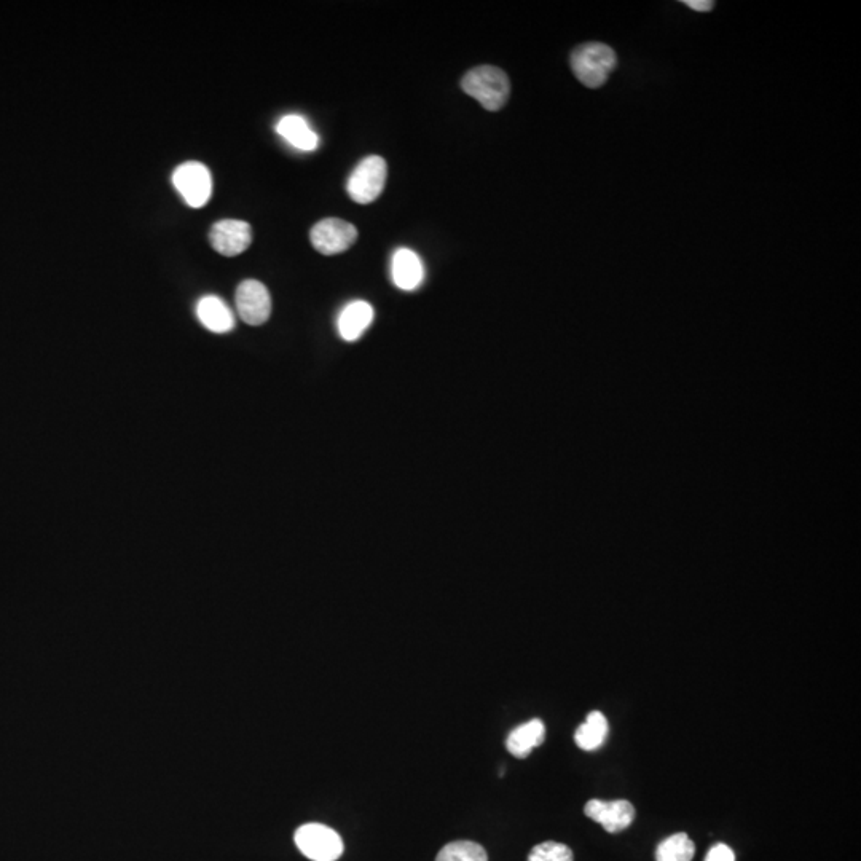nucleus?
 Returning <instances> with one entry per match:
<instances>
[{
    "mask_svg": "<svg viewBox=\"0 0 861 861\" xmlns=\"http://www.w3.org/2000/svg\"><path fill=\"white\" fill-rule=\"evenodd\" d=\"M544 739H546V726H544L543 721L530 720L520 724L509 734L508 739H506V747L512 756L523 759L543 744Z\"/></svg>",
    "mask_w": 861,
    "mask_h": 861,
    "instance_id": "nucleus-13",
    "label": "nucleus"
},
{
    "mask_svg": "<svg viewBox=\"0 0 861 861\" xmlns=\"http://www.w3.org/2000/svg\"><path fill=\"white\" fill-rule=\"evenodd\" d=\"M610 734V724L602 712H590L586 721L579 726L574 734V742L581 750L594 751L605 744Z\"/></svg>",
    "mask_w": 861,
    "mask_h": 861,
    "instance_id": "nucleus-15",
    "label": "nucleus"
},
{
    "mask_svg": "<svg viewBox=\"0 0 861 861\" xmlns=\"http://www.w3.org/2000/svg\"><path fill=\"white\" fill-rule=\"evenodd\" d=\"M311 244L316 251L324 256H335L342 254L358 240V230L350 222L329 217L311 229Z\"/></svg>",
    "mask_w": 861,
    "mask_h": 861,
    "instance_id": "nucleus-6",
    "label": "nucleus"
},
{
    "mask_svg": "<svg viewBox=\"0 0 861 861\" xmlns=\"http://www.w3.org/2000/svg\"><path fill=\"white\" fill-rule=\"evenodd\" d=\"M295 846L313 861H335L342 857V838L337 831L321 823H307L295 831Z\"/></svg>",
    "mask_w": 861,
    "mask_h": 861,
    "instance_id": "nucleus-4",
    "label": "nucleus"
},
{
    "mask_svg": "<svg viewBox=\"0 0 861 861\" xmlns=\"http://www.w3.org/2000/svg\"><path fill=\"white\" fill-rule=\"evenodd\" d=\"M209 243L214 251L225 257H235L243 254L252 243L251 225L244 221L225 219L216 222L209 232Z\"/></svg>",
    "mask_w": 861,
    "mask_h": 861,
    "instance_id": "nucleus-8",
    "label": "nucleus"
},
{
    "mask_svg": "<svg viewBox=\"0 0 861 861\" xmlns=\"http://www.w3.org/2000/svg\"><path fill=\"white\" fill-rule=\"evenodd\" d=\"M235 302L238 315L249 326H262L272 315V297L260 281H243L236 289Z\"/></svg>",
    "mask_w": 861,
    "mask_h": 861,
    "instance_id": "nucleus-7",
    "label": "nucleus"
},
{
    "mask_svg": "<svg viewBox=\"0 0 861 861\" xmlns=\"http://www.w3.org/2000/svg\"><path fill=\"white\" fill-rule=\"evenodd\" d=\"M696 846L688 834L677 833L664 839L656 850V861H692Z\"/></svg>",
    "mask_w": 861,
    "mask_h": 861,
    "instance_id": "nucleus-16",
    "label": "nucleus"
},
{
    "mask_svg": "<svg viewBox=\"0 0 861 861\" xmlns=\"http://www.w3.org/2000/svg\"><path fill=\"white\" fill-rule=\"evenodd\" d=\"M461 88L466 95L476 99L480 106L490 112L503 109L511 95L508 74L495 66L474 67L464 75Z\"/></svg>",
    "mask_w": 861,
    "mask_h": 861,
    "instance_id": "nucleus-1",
    "label": "nucleus"
},
{
    "mask_svg": "<svg viewBox=\"0 0 861 861\" xmlns=\"http://www.w3.org/2000/svg\"><path fill=\"white\" fill-rule=\"evenodd\" d=\"M276 131L295 149L310 152L318 147V134L311 130L307 120L300 115L291 114L281 118L276 125Z\"/></svg>",
    "mask_w": 861,
    "mask_h": 861,
    "instance_id": "nucleus-14",
    "label": "nucleus"
},
{
    "mask_svg": "<svg viewBox=\"0 0 861 861\" xmlns=\"http://www.w3.org/2000/svg\"><path fill=\"white\" fill-rule=\"evenodd\" d=\"M374 321V308L364 300H356L343 308L337 319L340 337L346 342H356Z\"/></svg>",
    "mask_w": 861,
    "mask_h": 861,
    "instance_id": "nucleus-11",
    "label": "nucleus"
},
{
    "mask_svg": "<svg viewBox=\"0 0 861 861\" xmlns=\"http://www.w3.org/2000/svg\"><path fill=\"white\" fill-rule=\"evenodd\" d=\"M570 64L574 77L584 87L600 88L618 66V56L610 45L590 42L574 48Z\"/></svg>",
    "mask_w": 861,
    "mask_h": 861,
    "instance_id": "nucleus-2",
    "label": "nucleus"
},
{
    "mask_svg": "<svg viewBox=\"0 0 861 861\" xmlns=\"http://www.w3.org/2000/svg\"><path fill=\"white\" fill-rule=\"evenodd\" d=\"M386 176H388V166L385 160L378 155H370L364 158L351 173L346 184L348 195L359 205L374 203L385 189Z\"/></svg>",
    "mask_w": 861,
    "mask_h": 861,
    "instance_id": "nucleus-3",
    "label": "nucleus"
},
{
    "mask_svg": "<svg viewBox=\"0 0 861 861\" xmlns=\"http://www.w3.org/2000/svg\"><path fill=\"white\" fill-rule=\"evenodd\" d=\"M705 861H736V855H734V850L726 844H716L708 852Z\"/></svg>",
    "mask_w": 861,
    "mask_h": 861,
    "instance_id": "nucleus-19",
    "label": "nucleus"
},
{
    "mask_svg": "<svg viewBox=\"0 0 861 861\" xmlns=\"http://www.w3.org/2000/svg\"><path fill=\"white\" fill-rule=\"evenodd\" d=\"M391 276H393V283L399 289L413 291L423 283L425 268H423L418 254L410 251V249L401 248L394 252Z\"/></svg>",
    "mask_w": 861,
    "mask_h": 861,
    "instance_id": "nucleus-12",
    "label": "nucleus"
},
{
    "mask_svg": "<svg viewBox=\"0 0 861 861\" xmlns=\"http://www.w3.org/2000/svg\"><path fill=\"white\" fill-rule=\"evenodd\" d=\"M528 861H573V852L565 844L546 841L531 850Z\"/></svg>",
    "mask_w": 861,
    "mask_h": 861,
    "instance_id": "nucleus-18",
    "label": "nucleus"
},
{
    "mask_svg": "<svg viewBox=\"0 0 861 861\" xmlns=\"http://www.w3.org/2000/svg\"><path fill=\"white\" fill-rule=\"evenodd\" d=\"M685 5H688L692 10H696V12H710L715 4L710 2V0H686Z\"/></svg>",
    "mask_w": 861,
    "mask_h": 861,
    "instance_id": "nucleus-20",
    "label": "nucleus"
},
{
    "mask_svg": "<svg viewBox=\"0 0 861 861\" xmlns=\"http://www.w3.org/2000/svg\"><path fill=\"white\" fill-rule=\"evenodd\" d=\"M436 861H488V855L477 842L455 841L439 852Z\"/></svg>",
    "mask_w": 861,
    "mask_h": 861,
    "instance_id": "nucleus-17",
    "label": "nucleus"
},
{
    "mask_svg": "<svg viewBox=\"0 0 861 861\" xmlns=\"http://www.w3.org/2000/svg\"><path fill=\"white\" fill-rule=\"evenodd\" d=\"M195 311H197L198 321L214 334H227L235 327V316L232 310L217 295L201 297Z\"/></svg>",
    "mask_w": 861,
    "mask_h": 861,
    "instance_id": "nucleus-10",
    "label": "nucleus"
},
{
    "mask_svg": "<svg viewBox=\"0 0 861 861\" xmlns=\"http://www.w3.org/2000/svg\"><path fill=\"white\" fill-rule=\"evenodd\" d=\"M584 812L590 820L600 823L608 833L627 830L635 820V807L626 799H618V801L590 799L584 807Z\"/></svg>",
    "mask_w": 861,
    "mask_h": 861,
    "instance_id": "nucleus-9",
    "label": "nucleus"
},
{
    "mask_svg": "<svg viewBox=\"0 0 861 861\" xmlns=\"http://www.w3.org/2000/svg\"><path fill=\"white\" fill-rule=\"evenodd\" d=\"M173 184L190 208H203L213 195V177L203 163L187 162L177 166Z\"/></svg>",
    "mask_w": 861,
    "mask_h": 861,
    "instance_id": "nucleus-5",
    "label": "nucleus"
}]
</instances>
